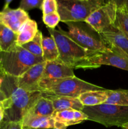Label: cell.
<instances>
[{
	"mask_svg": "<svg viewBox=\"0 0 128 129\" xmlns=\"http://www.w3.org/2000/svg\"><path fill=\"white\" fill-rule=\"evenodd\" d=\"M57 12L63 23L85 21L105 3L103 0H56Z\"/></svg>",
	"mask_w": 128,
	"mask_h": 129,
	"instance_id": "6",
	"label": "cell"
},
{
	"mask_svg": "<svg viewBox=\"0 0 128 129\" xmlns=\"http://www.w3.org/2000/svg\"><path fill=\"white\" fill-rule=\"evenodd\" d=\"M39 88L40 91L45 95L76 98L87 91L105 89L79 79L75 76L61 79L42 78L39 83Z\"/></svg>",
	"mask_w": 128,
	"mask_h": 129,
	"instance_id": "2",
	"label": "cell"
},
{
	"mask_svg": "<svg viewBox=\"0 0 128 129\" xmlns=\"http://www.w3.org/2000/svg\"><path fill=\"white\" fill-rule=\"evenodd\" d=\"M122 129H128V123H126V124L124 125L122 127H121Z\"/></svg>",
	"mask_w": 128,
	"mask_h": 129,
	"instance_id": "34",
	"label": "cell"
},
{
	"mask_svg": "<svg viewBox=\"0 0 128 129\" xmlns=\"http://www.w3.org/2000/svg\"><path fill=\"white\" fill-rule=\"evenodd\" d=\"M102 65L111 66L128 71V54L117 47L110 45L107 50L95 52L88 57L77 69H93Z\"/></svg>",
	"mask_w": 128,
	"mask_h": 129,
	"instance_id": "8",
	"label": "cell"
},
{
	"mask_svg": "<svg viewBox=\"0 0 128 129\" xmlns=\"http://www.w3.org/2000/svg\"><path fill=\"white\" fill-rule=\"evenodd\" d=\"M50 37L53 39L57 45L59 52L58 59L73 69L77 66L88 57L95 52L87 50L79 46L58 30L48 28Z\"/></svg>",
	"mask_w": 128,
	"mask_h": 129,
	"instance_id": "7",
	"label": "cell"
},
{
	"mask_svg": "<svg viewBox=\"0 0 128 129\" xmlns=\"http://www.w3.org/2000/svg\"><path fill=\"white\" fill-rule=\"evenodd\" d=\"M43 22L46 25L47 28L51 29H55L60 21V17L57 11L47 15H43Z\"/></svg>",
	"mask_w": 128,
	"mask_h": 129,
	"instance_id": "25",
	"label": "cell"
},
{
	"mask_svg": "<svg viewBox=\"0 0 128 129\" xmlns=\"http://www.w3.org/2000/svg\"><path fill=\"white\" fill-rule=\"evenodd\" d=\"M30 18L26 11L20 8H3L0 11V23L18 34L20 29Z\"/></svg>",
	"mask_w": 128,
	"mask_h": 129,
	"instance_id": "11",
	"label": "cell"
},
{
	"mask_svg": "<svg viewBox=\"0 0 128 129\" xmlns=\"http://www.w3.org/2000/svg\"><path fill=\"white\" fill-rule=\"evenodd\" d=\"M24 127L34 129H48L66 127L64 125L56 122L52 117H38L24 119L22 121Z\"/></svg>",
	"mask_w": 128,
	"mask_h": 129,
	"instance_id": "17",
	"label": "cell"
},
{
	"mask_svg": "<svg viewBox=\"0 0 128 129\" xmlns=\"http://www.w3.org/2000/svg\"><path fill=\"white\" fill-rule=\"evenodd\" d=\"M5 117V108L2 102H0V123L3 120Z\"/></svg>",
	"mask_w": 128,
	"mask_h": 129,
	"instance_id": "29",
	"label": "cell"
},
{
	"mask_svg": "<svg viewBox=\"0 0 128 129\" xmlns=\"http://www.w3.org/2000/svg\"><path fill=\"white\" fill-rule=\"evenodd\" d=\"M2 83H3V74L0 73V87H1Z\"/></svg>",
	"mask_w": 128,
	"mask_h": 129,
	"instance_id": "33",
	"label": "cell"
},
{
	"mask_svg": "<svg viewBox=\"0 0 128 129\" xmlns=\"http://www.w3.org/2000/svg\"><path fill=\"white\" fill-rule=\"evenodd\" d=\"M6 100V96L5 95V94H4L1 91H0V102H2L3 103V102H5Z\"/></svg>",
	"mask_w": 128,
	"mask_h": 129,
	"instance_id": "30",
	"label": "cell"
},
{
	"mask_svg": "<svg viewBox=\"0 0 128 129\" xmlns=\"http://www.w3.org/2000/svg\"><path fill=\"white\" fill-rule=\"evenodd\" d=\"M24 127V126H23ZM23 129H34V128H29V127H24Z\"/></svg>",
	"mask_w": 128,
	"mask_h": 129,
	"instance_id": "36",
	"label": "cell"
},
{
	"mask_svg": "<svg viewBox=\"0 0 128 129\" xmlns=\"http://www.w3.org/2000/svg\"><path fill=\"white\" fill-rule=\"evenodd\" d=\"M53 129H67L66 127H59V128H55Z\"/></svg>",
	"mask_w": 128,
	"mask_h": 129,
	"instance_id": "35",
	"label": "cell"
},
{
	"mask_svg": "<svg viewBox=\"0 0 128 129\" xmlns=\"http://www.w3.org/2000/svg\"><path fill=\"white\" fill-rule=\"evenodd\" d=\"M0 91L6 96L3 102L5 122H22L29 110L42 96L41 91L29 92L18 86L17 78L3 74Z\"/></svg>",
	"mask_w": 128,
	"mask_h": 129,
	"instance_id": "1",
	"label": "cell"
},
{
	"mask_svg": "<svg viewBox=\"0 0 128 129\" xmlns=\"http://www.w3.org/2000/svg\"><path fill=\"white\" fill-rule=\"evenodd\" d=\"M116 17L113 25L128 38V13L124 1H116Z\"/></svg>",
	"mask_w": 128,
	"mask_h": 129,
	"instance_id": "20",
	"label": "cell"
},
{
	"mask_svg": "<svg viewBox=\"0 0 128 129\" xmlns=\"http://www.w3.org/2000/svg\"><path fill=\"white\" fill-rule=\"evenodd\" d=\"M1 49H0V54H1ZM0 73H1V74H2V72H1V67H0Z\"/></svg>",
	"mask_w": 128,
	"mask_h": 129,
	"instance_id": "37",
	"label": "cell"
},
{
	"mask_svg": "<svg viewBox=\"0 0 128 129\" xmlns=\"http://www.w3.org/2000/svg\"><path fill=\"white\" fill-rule=\"evenodd\" d=\"M45 62L34 65L21 76L17 78L18 86L29 92L40 91L39 83L43 77Z\"/></svg>",
	"mask_w": 128,
	"mask_h": 129,
	"instance_id": "10",
	"label": "cell"
},
{
	"mask_svg": "<svg viewBox=\"0 0 128 129\" xmlns=\"http://www.w3.org/2000/svg\"><path fill=\"white\" fill-rule=\"evenodd\" d=\"M43 57L35 56L21 46L15 45L1 52L0 67L3 74L19 78L34 65L43 62Z\"/></svg>",
	"mask_w": 128,
	"mask_h": 129,
	"instance_id": "3",
	"label": "cell"
},
{
	"mask_svg": "<svg viewBox=\"0 0 128 129\" xmlns=\"http://www.w3.org/2000/svg\"><path fill=\"white\" fill-rule=\"evenodd\" d=\"M100 34L109 45L117 47L128 54V38L114 25L105 28Z\"/></svg>",
	"mask_w": 128,
	"mask_h": 129,
	"instance_id": "14",
	"label": "cell"
},
{
	"mask_svg": "<svg viewBox=\"0 0 128 129\" xmlns=\"http://www.w3.org/2000/svg\"><path fill=\"white\" fill-rule=\"evenodd\" d=\"M43 1V0H21L19 8L25 11H30L34 8H40L41 10Z\"/></svg>",
	"mask_w": 128,
	"mask_h": 129,
	"instance_id": "26",
	"label": "cell"
},
{
	"mask_svg": "<svg viewBox=\"0 0 128 129\" xmlns=\"http://www.w3.org/2000/svg\"><path fill=\"white\" fill-rule=\"evenodd\" d=\"M124 3L125 6V8H126L127 12L128 13V1H124Z\"/></svg>",
	"mask_w": 128,
	"mask_h": 129,
	"instance_id": "32",
	"label": "cell"
},
{
	"mask_svg": "<svg viewBox=\"0 0 128 129\" xmlns=\"http://www.w3.org/2000/svg\"><path fill=\"white\" fill-rule=\"evenodd\" d=\"M38 31V29L36 21L31 19L28 20L21 27L18 34L16 45L22 46L31 41L36 36Z\"/></svg>",
	"mask_w": 128,
	"mask_h": 129,
	"instance_id": "19",
	"label": "cell"
},
{
	"mask_svg": "<svg viewBox=\"0 0 128 129\" xmlns=\"http://www.w3.org/2000/svg\"><path fill=\"white\" fill-rule=\"evenodd\" d=\"M43 35L41 31L38 30L36 36L31 41L23 45L22 47L35 56L43 57L42 52Z\"/></svg>",
	"mask_w": 128,
	"mask_h": 129,
	"instance_id": "24",
	"label": "cell"
},
{
	"mask_svg": "<svg viewBox=\"0 0 128 129\" xmlns=\"http://www.w3.org/2000/svg\"><path fill=\"white\" fill-rule=\"evenodd\" d=\"M11 0H10V1H5V6H4V8H8L9 7V5L10 4V3H11Z\"/></svg>",
	"mask_w": 128,
	"mask_h": 129,
	"instance_id": "31",
	"label": "cell"
},
{
	"mask_svg": "<svg viewBox=\"0 0 128 129\" xmlns=\"http://www.w3.org/2000/svg\"><path fill=\"white\" fill-rule=\"evenodd\" d=\"M54 112L55 110L51 101L41 96L29 110L23 120L33 117H51Z\"/></svg>",
	"mask_w": 128,
	"mask_h": 129,
	"instance_id": "15",
	"label": "cell"
},
{
	"mask_svg": "<svg viewBox=\"0 0 128 129\" xmlns=\"http://www.w3.org/2000/svg\"><path fill=\"white\" fill-rule=\"evenodd\" d=\"M18 34L0 23V49L6 52L16 45Z\"/></svg>",
	"mask_w": 128,
	"mask_h": 129,
	"instance_id": "21",
	"label": "cell"
},
{
	"mask_svg": "<svg viewBox=\"0 0 128 129\" xmlns=\"http://www.w3.org/2000/svg\"><path fill=\"white\" fill-rule=\"evenodd\" d=\"M74 76V69L64 64L59 59L52 61L45 62L42 78L61 79Z\"/></svg>",
	"mask_w": 128,
	"mask_h": 129,
	"instance_id": "12",
	"label": "cell"
},
{
	"mask_svg": "<svg viewBox=\"0 0 128 129\" xmlns=\"http://www.w3.org/2000/svg\"><path fill=\"white\" fill-rule=\"evenodd\" d=\"M110 89L90 91L82 93L79 96V100L84 107H94L105 103Z\"/></svg>",
	"mask_w": 128,
	"mask_h": 129,
	"instance_id": "18",
	"label": "cell"
},
{
	"mask_svg": "<svg viewBox=\"0 0 128 129\" xmlns=\"http://www.w3.org/2000/svg\"><path fill=\"white\" fill-rule=\"evenodd\" d=\"M22 122H5L3 120L0 123V129H23Z\"/></svg>",
	"mask_w": 128,
	"mask_h": 129,
	"instance_id": "28",
	"label": "cell"
},
{
	"mask_svg": "<svg viewBox=\"0 0 128 129\" xmlns=\"http://www.w3.org/2000/svg\"><path fill=\"white\" fill-rule=\"evenodd\" d=\"M65 23L67 25L68 31H64L60 27L58 28L59 31L85 50L92 52H99L110 47L100 33L85 21Z\"/></svg>",
	"mask_w": 128,
	"mask_h": 129,
	"instance_id": "4",
	"label": "cell"
},
{
	"mask_svg": "<svg viewBox=\"0 0 128 129\" xmlns=\"http://www.w3.org/2000/svg\"><path fill=\"white\" fill-rule=\"evenodd\" d=\"M41 10L43 15L57 11L56 0H43L41 5Z\"/></svg>",
	"mask_w": 128,
	"mask_h": 129,
	"instance_id": "27",
	"label": "cell"
},
{
	"mask_svg": "<svg viewBox=\"0 0 128 129\" xmlns=\"http://www.w3.org/2000/svg\"><path fill=\"white\" fill-rule=\"evenodd\" d=\"M43 58L45 62L58 59L59 52L57 45L51 37H43L42 39Z\"/></svg>",
	"mask_w": 128,
	"mask_h": 129,
	"instance_id": "22",
	"label": "cell"
},
{
	"mask_svg": "<svg viewBox=\"0 0 128 129\" xmlns=\"http://www.w3.org/2000/svg\"><path fill=\"white\" fill-rule=\"evenodd\" d=\"M116 1H105V3L93 12L85 22L101 33L104 29L114 23L116 17Z\"/></svg>",
	"mask_w": 128,
	"mask_h": 129,
	"instance_id": "9",
	"label": "cell"
},
{
	"mask_svg": "<svg viewBox=\"0 0 128 129\" xmlns=\"http://www.w3.org/2000/svg\"><path fill=\"white\" fill-rule=\"evenodd\" d=\"M82 112L87 116V120L97 122L105 127H121L128 123V107L103 104L94 107H84Z\"/></svg>",
	"mask_w": 128,
	"mask_h": 129,
	"instance_id": "5",
	"label": "cell"
},
{
	"mask_svg": "<svg viewBox=\"0 0 128 129\" xmlns=\"http://www.w3.org/2000/svg\"><path fill=\"white\" fill-rule=\"evenodd\" d=\"M105 103L121 107H128V90L122 89L109 90Z\"/></svg>",
	"mask_w": 128,
	"mask_h": 129,
	"instance_id": "23",
	"label": "cell"
},
{
	"mask_svg": "<svg viewBox=\"0 0 128 129\" xmlns=\"http://www.w3.org/2000/svg\"><path fill=\"white\" fill-rule=\"evenodd\" d=\"M42 96L51 101L55 111L69 109L82 111L83 108H84V106L82 104L79 98L55 96L45 95L43 94Z\"/></svg>",
	"mask_w": 128,
	"mask_h": 129,
	"instance_id": "16",
	"label": "cell"
},
{
	"mask_svg": "<svg viewBox=\"0 0 128 129\" xmlns=\"http://www.w3.org/2000/svg\"><path fill=\"white\" fill-rule=\"evenodd\" d=\"M51 117L67 127L87 120V116L84 112L72 109L55 111Z\"/></svg>",
	"mask_w": 128,
	"mask_h": 129,
	"instance_id": "13",
	"label": "cell"
}]
</instances>
